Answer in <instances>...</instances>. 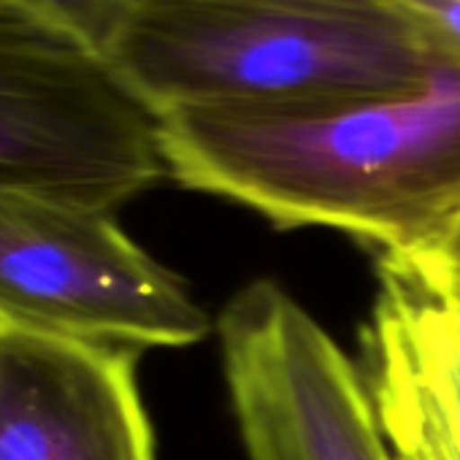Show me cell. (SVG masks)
<instances>
[{
  "label": "cell",
  "instance_id": "obj_1",
  "mask_svg": "<svg viewBox=\"0 0 460 460\" xmlns=\"http://www.w3.org/2000/svg\"><path fill=\"white\" fill-rule=\"evenodd\" d=\"M168 176L282 227H333L411 261L460 227V63L406 93L157 117Z\"/></svg>",
  "mask_w": 460,
  "mask_h": 460
},
{
  "label": "cell",
  "instance_id": "obj_9",
  "mask_svg": "<svg viewBox=\"0 0 460 460\" xmlns=\"http://www.w3.org/2000/svg\"><path fill=\"white\" fill-rule=\"evenodd\" d=\"M433 58L460 63V0H390Z\"/></svg>",
  "mask_w": 460,
  "mask_h": 460
},
{
  "label": "cell",
  "instance_id": "obj_10",
  "mask_svg": "<svg viewBox=\"0 0 460 460\" xmlns=\"http://www.w3.org/2000/svg\"><path fill=\"white\" fill-rule=\"evenodd\" d=\"M395 261V258H387ZM460 309V227L436 250L411 261H395Z\"/></svg>",
  "mask_w": 460,
  "mask_h": 460
},
{
  "label": "cell",
  "instance_id": "obj_5",
  "mask_svg": "<svg viewBox=\"0 0 460 460\" xmlns=\"http://www.w3.org/2000/svg\"><path fill=\"white\" fill-rule=\"evenodd\" d=\"M217 339L250 460H393L363 374L288 290H239Z\"/></svg>",
  "mask_w": 460,
  "mask_h": 460
},
{
  "label": "cell",
  "instance_id": "obj_4",
  "mask_svg": "<svg viewBox=\"0 0 460 460\" xmlns=\"http://www.w3.org/2000/svg\"><path fill=\"white\" fill-rule=\"evenodd\" d=\"M0 323L130 349L187 347L211 323L114 211L0 192Z\"/></svg>",
  "mask_w": 460,
  "mask_h": 460
},
{
  "label": "cell",
  "instance_id": "obj_8",
  "mask_svg": "<svg viewBox=\"0 0 460 460\" xmlns=\"http://www.w3.org/2000/svg\"><path fill=\"white\" fill-rule=\"evenodd\" d=\"M17 4L101 60L122 14V0H17Z\"/></svg>",
  "mask_w": 460,
  "mask_h": 460
},
{
  "label": "cell",
  "instance_id": "obj_6",
  "mask_svg": "<svg viewBox=\"0 0 460 460\" xmlns=\"http://www.w3.org/2000/svg\"><path fill=\"white\" fill-rule=\"evenodd\" d=\"M136 358L0 323V460H155Z\"/></svg>",
  "mask_w": 460,
  "mask_h": 460
},
{
  "label": "cell",
  "instance_id": "obj_3",
  "mask_svg": "<svg viewBox=\"0 0 460 460\" xmlns=\"http://www.w3.org/2000/svg\"><path fill=\"white\" fill-rule=\"evenodd\" d=\"M163 176L157 117L98 55L0 0V192L114 211Z\"/></svg>",
  "mask_w": 460,
  "mask_h": 460
},
{
  "label": "cell",
  "instance_id": "obj_2",
  "mask_svg": "<svg viewBox=\"0 0 460 460\" xmlns=\"http://www.w3.org/2000/svg\"><path fill=\"white\" fill-rule=\"evenodd\" d=\"M103 63L163 117L395 95L433 52L390 0H122Z\"/></svg>",
  "mask_w": 460,
  "mask_h": 460
},
{
  "label": "cell",
  "instance_id": "obj_7",
  "mask_svg": "<svg viewBox=\"0 0 460 460\" xmlns=\"http://www.w3.org/2000/svg\"><path fill=\"white\" fill-rule=\"evenodd\" d=\"M366 387L393 460H460V309L395 261L363 328Z\"/></svg>",
  "mask_w": 460,
  "mask_h": 460
}]
</instances>
